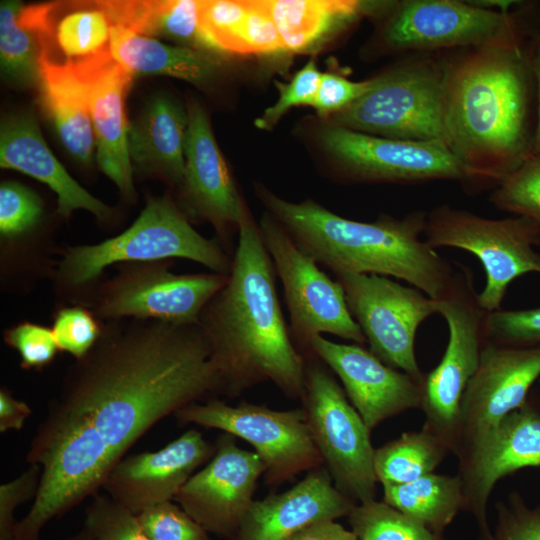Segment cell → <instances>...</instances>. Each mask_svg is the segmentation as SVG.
<instances>
[{
    "label": "cell",
    "mask_w": 540,
    "mask_h": 540,
    "mask_svg": "<svg viewBox=\"0 0 540 540\" xmlns=\"http://www.w3.org/2000/svg\"><path fill=\"white\" fill-rule=\"evenodd\" d=\"M221 389L198 325L135 319L103 329L93 348L67 369L29 444L26 461L42 473L14 540H40L51 520L102 488L151 427Z\"/></svg>",
    "instance_id": "6da1fadb"
},
{
    "label": "cell",
    "mask_w": 540,
    "mask_h": 540,
    "mask_svg": "<svg viewBox=\"0 0 540 540\" xmlns=\"http://www.w3.org/2000/svg\"><path fill=\"white\" fill-rule=\"evenodd\" d=\"M531 32L505 44L462 49L444 60L445 143L474 185L496 187L531 156L536 108Z\"/></svg>",
    "instance_id": "7a4b0ae2"
},
{
    "label": "cell",
    "mask_w": 540,
    "mask_h": 540,
    "mask_svg": "<svg viewBox=\"0 0 540 540\" xmlns=\"http://www.w3.org/2000/svg\"><path fill=\"white\" fill-rule=\"evenodd\" d=\"M237 237L228 281L198 322L221 377V394L233 398L271 382L286 397L302 400L305 356L284 319L274 265L247 206Z\"/></svg>",
    "instance_id": "3957f363"
},
{
    "label": "cell",
    "mask_w": 540,
    "mask_h": 540,
    "mask_svg": "<svg viewBox=\"0 0 540 540\" xmlns=\"http://www.w3.org/2000/svg\"><path fill=\"white\" fill-rule=\"evenodd\" d=\"M258 196L296 245L335 276L395 277L432 299L453 277L455 264L420 238L426 212L414 211L403 218L381 215L373 222H361L339 216L311 199L291 202L263 187L258 188Z\"/></svg>",
    "instance_id": "277c9868"
},
{
    "label": "cell",
    "mask_w": 540,
    "mask_h": 540,
    "mask_svg": "<svg viewBox=\"0 0 540 540\" xmlns=\"http://www.w3.org/2000/svg\"><path fill=\"white\" fill-rule=\"evenodd\" d=\"M188 259L229 275L233 256L218 239L199 234L186 215L166 197H150L139 217L121 234L93 245L68 247L56 270L61 288L89 285L115 263Z\"/></svg>",
    "instance_id": "5b68a950"
},
{
    "label": "cell",
    "mask_w": 540,
    "mask_h": 540,
    "mask_svg": "<svg viewBox=\"0 0 540 540\" xmlns=\"http://www.w3.org/2000/svg\"><path fill=\"white\" fill-rule=\"evenodd\" d=\"M386 19L377 44L384 52L431 54L505 44L529 34L540 20V5L522 2L498 11L472 1L403 0L384 2Z\"/></svg>",
    "instance_id": "8992f818"
},
{
    "label": "cell",
    "mask_w": 540,
    "mask_h": 540,
    "mask_svg": "<svg viewBox=\"0 0 540 540\" xmlns=\"http://www.w3.org/2000/svg\"><path fill=\"white\" fill-rule=\"evenodd\" d=\"M374 79L366 94L333 115L332 125L394 140L445 143L444 60L412 54Z\"/></svg>",
    "instance_id": "52a82bcc"
},
{
    "label": "cell",
    "mask_w": 540,
    "mask_h": 540,
    "mask_svg": "<svg viewBox=\"0 0 540 540\" xmlns=\"http://www.w3.org/2000/svg\"><path fill=\"white\" fill-rule=\"evenodd\" d=\"M433 301L448 325L449 339L439 364L424 376L420 408L424 426L454 452L461 399L489 339L490 312L479 304L472 271L460 263H455L451 281Z\"/></svg>",
    "instance_id": "ba28073f"
},
{
    "label": "cell",
    "mask_w": 540,
    "mask_h": 540,
    "mask_svg": "<svg viewBox=\"0 0 540 540\" xmlns=\"http://www.w3.org/2000/svg\"><path fill=\"white\" fill-rule=\"evenodd\" d=\"M305 356L303 409L314 444L334 485L355 503L376 500L371 430L349 403L331 370L312 352Z\"/></svg>",
    "instance_id": "9c48e42d"
},
{
    "label": "cell",
    "mask_w": 540,
    "mask_h": 540,
    "mask_svg": "<svg viewBox=\"0 0 540 540\" xmlns=\"http://www.w3.org/2000/svg\"><path fill=\"white\" fill-rule=\"evenodd\" d=\"M425 241L434 249L466 250L482 263L486 282L478 301L488 312L501 309L507 288L526 273L540 274V222L524 216L490 219L440 205L426 216Z\"/></svg>",
    "instance_id": "30bf717a"
},
{
    "label": "cell",
    "mask_w": 540,
    "mask_h": 540,
    "mask_svg": "<svg viewBox=\"0 0 540 540\" xmlns=\"http://www.w3.org/2000/svg\"><path fill=\"white\" fill-rule=\"evenodd\" d=\"M258 227L282 283L297 349L307 354L311 339L323 334L364 345L366 338L348 309L341 284L322 271L270 214L262 216Z\"/></svg>",
    "instance_id": "8fae6325"
},
{
    "label": "cell",
    "mask_w": 540,
    "mask_h": 540,
    "mask_svg": "<svg viewBox=\"0 0 540 540\" xmlns=\"http://www.w3.org/2000/svg\"><path fill=\"white\" fill-rule=\"evenodd\" d=\"M174 415L181 425L218 429L248 442L265 465L268 485H280L323 465L303 408L274 410L246 401L232 406L214 398Z\"/></svg>",
    "instance_id": "7c38bea8"
},
{
    "label": "cell",
    "mask_w": 540,
    "mask_h": 540,
    "mask_svg": "<svg viewBox=\"0 0 540 540\" xmlns=\"http://www.w3.org/2000/svg\"><path fill=\"white\" fill-rule=\"evenodd\" d=\"M348 309L361 328L369 350L386 365L423 382L415 354L417 330L436 314L432 298L377 274H341Z\"/></svg>",
    "instance_id": "4fadbf2b"
},
{
    "label": "cell",
    "mask_w": 540,
    "mask_h": 540,
    "mask_svg": "<svg viewBox=\"0 0 540 540\" xmlns=\"http://www.w3.org/2000/svg\"><path fill=\"white\" fill-rule=\"evenodd\" d=\"M228 277L215 272L175 274L164 261L123 263L119 273L100 287L96 313L103 319L198 325L202 310Z\"/></svg>",
    "instance_id": "5bb4252c"
},
{
    "label": "cell",
    "mask_w": 540,
    "mask_h": 540,
    "mask_svg": "<svg viewBox=\"0 0 540 540\" xmlns=\"http://www.w3.org/2000/svg\"><path fill=\"white\" fill-rule=\"evenodd\" d=\"M320 142L344 174L358 182L473 184L468 170L442 141H402L330 125Z\"/></svg>",
    "instance_id": "9a60e30c"
},
{
    "label": "cell",
    "mask_w": 540,
    "mask_h": 540,
    "mask_svg": "<svg viewBox=\"0 0 540 540\" xmlns=\"http://www.w3.org/2000/svg\"><path fill=\"white\" fill-rule=\"evenodd\" d=\"M534 396L506 415L488 434L459 456L463 511L476 522L479 540H493L487 507L502 478L540 467V405Z\"/></svg>",
    "instance_id": "2e32d148"
},
{
    "label": "cell",
    "mask_w": 540,
    "mask_h": 540,
    "mask_svg": "<svg viewBox=\"0 0 540 540\" xmlns=\"http://www.w3.org/2000/svg\"><path fill=\"white\" fill-rule=\"evenodd\" d=\"M540 377V344L508 345L488 339L463 393L455 455L488 434L527 400Z\"/></svg>",
    "instance_id": "e0dca14e"
},
{
    "label": "cell",
    "mask_w": 540,
    "mask_h": 540,
    "mask_svg": "<svg viewBox=\"0 0 540 540\" xmlns=\"http://www.w3.org/2000/svg\"><path fill=\"white\" fill-rule=\"evenodd\" d=\"M235 439L223 432L212 458L174 498L206 531L228 540L236 536L266 470L258 454L240 448Z\"/></svg>",
    "instance_id": "ac0fdd59"
},
{
    "label": "cell",
    "mask_w": 540,
    "mask_h": 540,
    "mask_svg": "<svg viewBox=\"0 0 540 540\" xmlns=\"http://www.w3.org/2000/svg\"><path fill=\"white\" fill-rule=\"evenodd\" d=\"M185 174L179 187L188 215L211 223L225 251L233 256L232 237L245 208L212 133L208 117L196 101L187 108Z\"/></svg>",
    "instance_id": "d6986e66"
},
{
    "label": "cell",
    "mask_w": 540,
    "mask_h": 540,
    "mask_svg": "<svg viewBox=\"0 0 540 540\" xmlns=\"http://www.w3.org/2000/svg\"><path fill=\"white\" fill-rule=\"evenodd\" d=\"M309 352L339 378L347 398L370 430L421 406L422 383L386 365L361 345L337 343L317 335L310 341Z\"/></svg>",
    "instance_id": "ffe728a7"
},
{
    "label": "cell",
    "mask_w": 540,
    "mask_h": 540,
    "mask_svg": "<svg viewBox=\"0 0 540 540\" xmlns=\"http://www.w3.org/2000/svg\"><path fill=\"white\" fill-rule=\"evenodd\" d=\"M195 429H190L163 448L124 456L108 473L102 488L112 499L135 514L174 500L196 470L215 452Z\"/></svg>",
    "instance_id": "44dd1931"
},
{
    "label": "cell",
    "mask_w": 540,
    "mask_h": 540,
    "mask_svg": "<svg viewBox=\"0 0 540 540\" xmlns=\"http://www.w3.org/2000/svg\"><path fill=\"white\" fill-rule=\"evenodd\" d=\"M70 60L87 91L99 168L126 199L134 200L130 124L125 112L133 75L113 58L109 46L95 55Z\"/></svg>",
    "instance_id": "7402d4cb"
},
{
    "label": "cell",
    "mask_w": 540,
    "mask_h": 540,
    "mask_svg": "<svg viewBox=\"0 0 540 540\" xmlns=\"http://www.w3.org/2000/svg\"><path fill=\"white\" fill-rule=\"evenodd\" d=\"M356 504L322 465L288 490L254 500L233 540H292L317 522L347 517Z\"/></svg>",
    "instance_id": "603a6c76"
},
{
    "label": "cell",
    "mask_w": 540,
    "mask_h": 540,
    "mask_svg": "<svg viewBox=\"0 0 540 540\" xmlns=\"http://www.w3.org/2000/svg\"><path fill=\"white\" fill-rule=\"evenodd\" d=\"M0 166L48 185L57 195V212L63 217H69L77 209H85L102 220L112 214L109 206L79 185L56 159L32 115H12L2 122Z\"/></svg>",
    "instance_id": "cb8c5ba5"
},
{
    "label": "cell",
    "mask_w": 540,
    "mask_h": 540,
    "mask_svg": "<svg viewBox=\"0 0 540 540\" xmlns=\"http://www.w3.org/2000/svg\"><path fill=\"white\" fill-rule=\"evenodd\" d=\"M187 129V112L169 97H156L130 124L131 162L180 187L185 174Z\"/></svg>",
    "instance_id": "d4e9b609"
},
{
    "label": "cell",
    "mask_w": 540,
    "mask_h": 540,
    "mask_svg": "<svg viewBox=\"0 0 540 540\" xmlns=\"http://www.w3.org/2000/svg\"><path fill=\"white\" fill-rule=\"evenodd\" d=\"M41 100L65 148L80 163L88 165L96 148L88 95L72 60L40 59Z\"/></svg>",
    "instance_id": "484cf974"
},
{
    "label": "cell",
    "mask_w": 540,
    "mask_h": 540,
    "mask_svg": "<svg viewBox=\"0 0 540 540\" xmlns=\"http://www.w3.org/2000/svg\"><path fill=\"white\" fill-rule=\"evenodd\" d=\"M109 49L113 58L132 75H164L206 85L221 68L220 61L210 52L167 45L118 26H111Z\"/></svg>",
    "instance_id": "4316f807"
},
{
    "label": "cell",
    "mask_w": 540,
    "mask_h": 540,
    "mask_svg": "<svg viewBox=\"0 0 540 540\" xmlns=\"http://www.w3.org/2000/svg\"><path fill=\"white\" fill-rule=\"evenodd\" d=\"M53 4L0 5V59L2 76L19 85L40 83V59L49 53Z\"/></svg>",
    "instance_id": "83f0119b"
},
{
    "label": "cell",
    "mask_w": 540,
    "mask_h": 540,
    "mask_svg": "<svg viewBox=\"0 0 540 540\" xmlns=\"http://www.w3.org/2000/svg\"><path fill=\"white\" fill-rule=\"evenodd\" d=\"M284 50L315 48L364 15L375 14L379 2L358 0L266 1Z\"/></svg>",
    "instance_id": "f1b7e54d"
},
{
    "label": "cell",
    "mask_w": 540,
    "mask_h": 540,
    "mask_svg": "<svg viewBox=\"0 0 540 540\" xmlns=\"http://www.w3.org/2000/svg\"><path fill=\"white\" fill-rule=\"evenodd\" d=\"M97 9L118 26L144 36H161L212 53L199 24V1H97Z\"/></svg>",
    "instance_id": "f546056e"
},
{
    "label": "cell",
    "mask_w": 540,
    "mask_h": 540,
    "mask_svg": "<svg viewBox=\"0 0 540 540\" xmlns=\"http://www.w3.org/2000/svg\"><path fill=\"white\" fill-rule=\"evenodd\" d=\"M382 501L438 535H443L457 514L463 511L458 475L434 472L405 484L383 486Z\"/></svg>",
    "instance_id": "4dcf8cb0"
},
{
    "label": "cell",
    "mask_w": 540,
    "mask_h": 540,
    "mask_svg": "<svg viewBox=\"0 0 540 540\" xmlns=\"http://www.w3.org/2000/svg\"><path fill=\"white\" fill-rule=\"evenodd\" d=\"M449 452L448 445L426 426L405 432L375 449L377 482L392 486L414 481L433 473Z\"/></svg>",
    "instance_id": "1f68e13d"
},
{
    "label": "cell",
    "mask_w": 540,
    "mask_h": 540,
    "mask_svg": "<svg viewBox=\"0 0 540 540\" xmlns=\"http://www.w3.org/2000/svg\"><path fill=\"white\" fill-rule=\"evenodd\" d=\"M347 519L358 540H445L384 501L356 504Z\"/></svg>",
    "instance_id": "d6a6232c"
},
{
    "label": "cell",
    "mask_w": 540,
    "mask_h": 540,
    "mask_svg": "<svg viewBox=\"0 0 540 540\" xmlns=\"http://www.w3.org/2000/svg\"><path fill=\"white\" fill-rule=\"evenodd\" d=\"M498 209L540 222V155L528 157L490 195Z\"/></svg>",
    "instance_id": "836d02e7"
},
{
    "label": "cell",
    "mask_w": 540,
    "mask_h": 540,
    "mask_svg": "<svg viewBox=\"0 0 540 540\" xmlns=\"http://www.w3.org/2000/svg\"><path fill=\"white\" fill-rule=\"evenodd\" d=\"M111 25L99 9L66 15L57 28L58 44L67 59L95 55L109 46Z\"/></svg>",
    "instance_id": "e575fe53"
},
{
    "label": "cell",
    "mask_w": 540,
    "mask_h": 540,
    "mask_svg": "<svg viewBox=\"0 0 540 540\" xmlns=\"http://www.w3.org/2000/svg\"><path fill=\"white\" fill-rule=\"evenodd\" d=\"M249 1H199L201 32L214 53L240 54V32Z\"/></svg>",
    "instance_id": "d590c367"
},
{
    "label": "cell",
    "mask_w": 540,
    "mask_h": 540,
    "mask_svg": "<svg viewBox=\"0 0 540 540\" xmlns=\"http://www.w3.org/2000/svg\"><path fill=\"white\" fill-rule=\"evenodd\" d=\"M83 529L92 540H151L138 514L98 493L86 507Z\"/></svg>",
    "instance_id": "8d00e7d4"
},
{
    "label": "cell",
    "mask_w": 540,
    "mask_h": 540,
    "mask_svg": "<svg viewBox=\"0 0 540 540\" xmlns=\"http://www.w3.org/2000/svg\"><path fill=\"white\" fill-rule=\"evenodd\" d=\"M42 214V201L33 191L17 182L1 183L0 233L3 239L12 240L27 233Z\"/></svg>",
    "instance_id": "74e56055"
},
{
    "label": "cell",
    "mask_w": 540,
    "mask_h": 540,
    "mask_svg": "<svg viewBox=\"0 0 540 540\" xmlns=\"http://www.w3.org/2000/svg\"><path fill=\"white\" fill-rule=\"evenodd\" d=\"M51 329L58 349L76 359L82 358L93 348L103 331L92 312L81 306L60 309Z\"/></svg>",
    "instance_id": "f35d334b"
},
{
    "label": "cell",
    "mask_w": 540,
    "mask_h": 540,
    "mask_svg": "<svg viewBox=\"0 0 540 540\" xmlns=\"http://www.w3.org/2000/svg\"><path fill=\"white\" fill-rule=\"evenodd\" d=\"M138 517L151 540H212L208 531L172 501L150 506Z\"/></svg>",
    "instance_id": "ab89813d"
},
{
    "label": "cell",
    "mask_w": 540,
    "mask_h": 540,
    "mask_svg": "<svg viewBox=\"0 0 540 540\" xmlns=\"http://www.w3.org/2000/svg\"><path fill=\"white\" fill-rule=\"evenodd\" d=\"M5 343L15 349L21 367L41 370L54 360L58 349L52 329L31 323H19L4 333Z\"/></svg>",
    "instance_id": "60d3db41"
},
{
    "label": "cell",
    "mask_w": 540,
    "mask_h": 540,
    "mask_svg": "<svg viewBox=\"0 0 540 540\" xmlns=\"http://www.w3.org/2000/svg\"><path fill=\"white\" fill-rule=\"evenodd\" d=\"M493 540H540V503L530 507L518 492L496 505Z\"/></svg>",
    "instance_id": "b9f144b4"
},
{
    "label": "cell",
    "mask_w": 540,
    "mask_h": 540,
    "mask_svg": "<svg viewBox=\"0 0 540 540\" xmlns=\"http://www.w3.org/2000/svg\"><path fill=\"white\" fill-rule=\"evenodd\" d=\"M322 73L314 61L308 62L291 79L289 83L279 86L277 101L266 108L255 121L258 128L268 130L292 107L299 105L312 106L320 84Z\"/></svg>",
    "instance_id": "7bdbcfd3"
},
{
    "label": "cell",
    "mask_w": 540,
    "mask_h": 540,
    "mask_svg": "<svg viewBox=\"0 0 540 540\" xmlns=\"http://www.w3.org/2000/svg\"><path fill=\"white\" fill-rule=\"evenodd\" d=\"M489 340L508 345L540 344V307L490 312Z\"/></svg>",
    "instance_id": "ee69618b"
},
{
    "label": "cell",
    "mask_w": 540,
    "mask_h": 540,
    "mask_svg": "<svg viewBox=\"0 0 540 540\" xmlns=\"http://www.w3.org/2000/svg\"><path fill=\"white\" fill-rule=\"evenodd\" d=\"M284 50L266 1H249L240 32V54H262Z\"/></svg>",
    "instance_id": "f6af8a7d"
},
{
    "label": "cell",
    "mask_w": 540,
    "mask_h": 540,
    "mask_svg": "<svg viewBox=\"0 0 540 540\" xmlns=\"http://www.w3.org/2000/svg\"><path fill=\"white\" fill-rule=\"evenodd\" d=\"M41 467H29L16 478L0 485V540H14L19 520L15 518L18 506L34 499L40 484Z\"/></svg>",
    "instance_id": "bcb514c9"
},
{
    "label": "cell",
    "mask_w": 540,
    "mask_h": 540,
    "mask_svg": "<svg viewBox=\"0 0 540 540\" xmlns=\"http://www.w3.org/2000/svg\"><path fill=\"white\" fill-rule=\"evenodd\" d=\"M374 82V78L356 82L334 73H322L312 107L320 116L335 115L366 94Z\"/></svg>",
    "instance_id": "7dc6e473"
},
{
    "label": "cell",
    "mask_w": 540,
    "mask_h": 540,
    "mask_svg": "<svg viewBox=\"0 0 540 540\" xmlns=\"http://www.w3.org/2000/svg\"><path fill=\"white\" fill-rule=\"evenodd\" d=\"M31 408L22 400H18L6 388L0 390V432L19 431L31 416Z\"/></svg>",
    "instance_id": "c3c4849f"
},
{
    "label": "cell",
    "mask_w": 540,
    "mask_h": 540,
    "mask_svg": "<svg viewBox=\"0 0 540 540\" xmlns=\"http://www.w3.org/2000/svg\"><path fill=\"white\" fill-rule=\"evenodd\" d=\"M529 61L535 85V127L532 139L531 156L540 155V20L529 38Z\"/></svg>",
    "instance_id": "681fc988"
},
{
    "label": "cell",
    "mask_w": 540,
    "mask_h": 540,
    "mask_svg": "<svg viewBox=\"0 0 540 540\" xmlns=\"http://www.w3.org/2000/svg\"><path fill=\"white\" fill-rule=\"evenodd\" d=\"M292 540H358L352 530L336 522L323 520L304 529Z\"/></svg>",
    "instance_id": "f907efd6"
},
{
    "label": "cell",
    "mask_w": 540,
    "mask_h": 540,
    "mask_svg": "<svg viewBox=\"0 0 540 540\" xmlns=\"http://www.w3.org/2000/svg\"><path fill=\"white\" fill-rule=\"evenodd\" d=\"M60 540H92V539L89 536V534L86 532V530L82 528V530L79 531L78 533L65 537Z\"/></svg>",
    "instance_id": "816d5d0a"
}]
</instances>
